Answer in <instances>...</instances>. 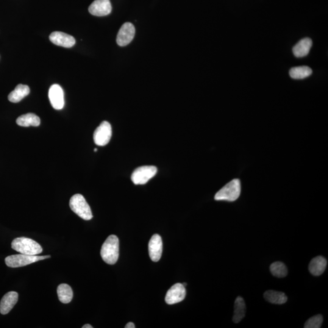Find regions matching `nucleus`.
I'll use <instances>...</instances> for the list:
<instances>
[{"label":"nucleus","instance_id":"f257e3e1","mask_svg":"<svg viewBox=\"0 0 328 328\" xmlns=\"http://www.w3.org/2000/svg\"><path fill=\"white\" fill-rule=\"evenodd\" d=\"M101 255L103 260L108 265H115L119 255V241L117 236L111 235L102 246Z\"/></svg>","mask_w":328,"mask_h":328},{"label":"nucleus","instance_id":"f03ea898","mask_svg":"<svg viewBox=\"0 0 328 328\" xmlns=\"http://www.w3.org/2000/svg\"><path fill=\"white\" fill-rule=\"evenodd\" d=\"M13 250L21 254L37 255L42 252V247L32 239L19 237L14 239L11 244Z\"/></svg>","mask_w":328,"mask_h":328},{"label":"nucleus","instance_id":"7ed1b4c3","mask_svg":"<svg viewBox=\"0 0 328 328\" xmlns=\"http://www.w3.org/2000/svg\"><path fill=\"white\" fill-rule=\"evenodd\" d=\"M241 193V183L240 180L236 179L227 183L224 187L215 194L216 201H227L233 202L236 201Z\"/></svg>","mask_w":328,"mask_h":328},{"label":"nucleus","instance_id":"20e7f679","mask_svg":"<svg viewBox=\"0 0 328 328\" xmlns=\"http://www.w3.org/2000/svg\"><path fill=\"white\" fill-rule=\"evenodd\" d=\"M69 207L79 217L84 220H90L93 218L90 205L82 194H76L71 197L69 201Z\"/></svg>","mask_w":328,"mask_h":328},{"label":"nucleus","instance_id":"39448f33","mask_svg":"<svg viewBox=\"0 0 328 328\" xmlns=\"http://www.w3.org/2000/svg\"><path fill=\"white\" fill-rule=\"evenodd\" d=\"M51 258V256L28 255L17 254L9 256L5 258V263L9 268H16L26 266L38 261Z\"/></svg>","mask_w":328,"mask_h":328},{"label":"nucleus","instance_id":"423d86ee","mask_svg":"<svg viewBox=\"0 0 328 328\" xmlns=\"http://www.w3.org/2000/svg\"><path fill=\"white\" fill-rule=\"evenodd\" d=\"M158 169L155 166H143L135 169L132 175V180L136 185L146 184L157 174Z\"/></svg>","mask_w":328,"mask_h":328},{"label":"nucleus","instance_id":"0eeeda50","mask_svg":"<svg viewBox=\"0 0 328 328\" xmlns=\"http://www.w3.org/2000/svg\"><path fill=\"white\" fill-rule=\"evenodd\" d=\"M111 136L112 129L110 124L107 121L102 122L94 133V143L99 146H106L109 143Z\"/></svg>","mask_w":328,"mask_h":328},{"label":"nucleus","instance_id":"6e6552de","mask_svg":"<svg viewBox=\"0 0 328 328\" xmlns=\"http://www.w3.org/2000/svg\"><path fill=\"white\" fill-rule=\"evenodd\" d=\"M135 35V27L132 23L127 22L122 25L117 36L116 41L119 46H126L132 42Z\"/></svg>","mask_w":328,"mask_h":328},{"label":"nucleus","instance_id":"1a4fd4ad","mask_svg":"<svg viewBox=\"0 0 328 328\" xmlns=\"http://www.w3.org/2000/svg\"><path fill=\"white\" fill-rule=\"evenodd\" d=\"M186 295L185 286L181 283H176L168 291L166 294L165 302L168 305H173L184 300Z\"/></svg>","mask_w":328,"mask_h":328},{"label":"nucleus","instance_id":"9d476101","mask_svg":"<svg viewBox=\"0 0 328 328\" xmlns=\"http://www.w3.org/2000/svg\"><path fill=\"white\" fill-rule=\"evenodd\" d=\"M49 98L55 110H62L65 105L64 92L62 87L57 84L52 85L49 90Z\"/></svg>","mask_w":328,"mask_h":328},{"label":"nucleus","instance_id":"9b49d317","mask_svg":"<svg viewBox=\"0 0 328 328\" xmlns=\"http://www.w3.org/2000/svg\"><path fill=\"white\" fill-rule=\"evenodd\" d=\"M91 15L104 16L109 15L112 10L110 0H95L89 7Z\"/></svg>","mask_w":328,"mask_h":328},{"label":"nucleus","instance_id":"f8f14e48","mask_svg":"<svg viewBox=\"0 0 328 328\" xmlns=\"http://www.w3.org/2000/svg\"><path fill=\"white\" fill-rule=\"evenodd\" d=\"M149 251L150 258L154 262L161 259L163 253V241L161 236L155 234L149 241Z\"/></svg>","mask_w":328,"mask_h":328},{"label":"nucleus","instance_id":"ddd939ff","mask_svg":"<svg viewBox=\"0 0 328 328\" xmlns=\"http://www.w3.org/2000/svg\"><path fill=\"white\" fill-rule=\"evenodd\" d=\"M49 40L55 45L64 48H71L76 43V40L73 36L59 31L52 32L49 36Z\"/></svg>","mask_w":328,"mask_h":328},{"label":"nucleus","instance_id":"4468645a","mask_svg":"<svg viewBox=\"0 0 328 328\" xmlns=\"http://www.w3.org/2000/svg\"><path fill=\"white\" fill-rule=\"evenodd\" d=\"M18 294L14 291L9 292L5 294L0 302V313L5 315L13 309L17 303Z\"/></svg>","mask_w":328,"mask_h":328},{"label":"nucleus","instance_id":"2eb2a0df","mask_svg":"<svg viewBox=\"0 0 328 328\" xmlns=\"http://www.w3.org/2000/svg\"><path fill=\"white\" fill-rule=\"evenodd\" d=\"M327 261L322 256H318L311 260L309 265V270L314 276H320L326 270Z\"/></svg>","mask_w":328,"mask_h":328},{"label":"nucleus","instance_id":"dca6fc26","mask_svg":"<svg viewBox=\"0 0 328 328\" xmlns=\"http://www.w3.org/2000/svg\"><path fill=\"white\" fill-rule=\"evenodd\" d=\"M313 41L309 38H305L300 40L298 43L294 46L293 51L296 57H303L307 56L309 54Z\"/></svg>","mask_w":328,"mask_h":328},{"label":"nucleus","instance_id":"f3484780","mask_svg":"<svg viewBox=\"0 0 328 328\" xmlns=\"http://www.w3.org/2000/svg\"><path fill=\"white\" fill-rule=\"evenodd\" d=\"M29 93L30 89L28 86L19 84L8 96V99L11 102L18 103L28 95Z\"/></svg>","mask_w":328,"mask_h":328},{"label":"nucleus","instance_id":"a211bd4d","mask_svg":"<svg viewBox=\"0 0 328 328\" xmlns=\"http://www.w3.org/2000/svg\"><path fill=\"white\" fill-rule=\"evenodd\" d=\"M16 122L21 127H38L40 124V119L35 114L27 113L18 117Z\"/></svg>","mask_w":328,"mask_h":328},{"label":"nucleus","instance_id":"6ab92c4d","mask_svg":"<svg viewBox=\"0 0 328 328\" xmlns=\"http://www.w3.org/2000/svg\"><path fill=\"white\" fill-rule=\"evenodd\" d=\"M246 313V306L245 302H244V300L242 297H238L235 302L233 321L235 324L240 323L245 317Z\"/></svg>","mask_w":328,"mask_h":328},{"label":"nucleus","instance_id":"aec40b11","mask_svg":"<svg viewBox=\"0 0 328 328\" xmlns=\"http://www.w3.org/2000/svg\"><path fill=\"white\" fill-rule=\"evenodd\" d=\"M264 297L267 301L275 305L284 304L288 300V297L285 293L272 290L266 291L264 294Z\"/></svg>","mask_w":328,"mask_h":328},{"label":"nucleus","instance_id":"412c9836","mask_svg":"<svg viewBox=\"0 0 328 328\" xmlns=\"http://www.w3.org/2000/svg\"><path fill=\"white\" fill-rule=\"evenodd\" d=\"M57 295L58 299L63 304H67L73 298V292L67 284H61L58 286Z\"/></svg>","mask_w":328,"mask_h":328},{"label":"nucleus","instance_id":"4be33fe9","mask_svg":"<svg viewBox=\"0 0 328 328\" xmlns=\"http://www.w3.org/2000/svg\"><path fill=\"white\" fill-rule=\"evenodd\" d=\"M313 73L312 69L308 66H299L291 69L290 75L294 79H304Z\"/></svg>","mask_w":328,"mask_h":328},{"label":"nucleus","instance_id":"5701e85b","mask_svg":"<svg viewBox=\"0 0 328 328\" xmlns=\"http://www.w3.org/2000/svg\"><path fill=\"white\" fill-rule=\"evenodd\" d=\"M271 274L278 278L285 277L288 275V269L284 263L277 261L270 266Z\"/></svg>","mask_w":328,"mask_h":328},{"label":"nucleus","instance_id":"b1692460","mask_svg":"<svg viewBox=\"0 0 328 328\" xmlns=\"http://www.w3.org/2000/svg\"><path fill=\"white\" fill-rule=\"evenodd\" d=\"M324 319L322 315H317L308 319L305 324V328H320L323 323Z\"/></svg>","mask_w":328,"mask_h":328},{"label":"nucleus","instance_id":"393cba45","mask_svg":"<svg viewBox=\"0 0 328 328\" xmlns=\"http://www.w3.org/2000/svg\"><path fill=\"white\" fill-rule=\"evenodd\" d=\"M125 328H135L136 327H135V325L134 324L132 323V322H129V323H128L126 325V326L125 327Z\"/></svg>","mask_w":328,"mask_h":328},{"label":"nucleus","instance_id":"a878e982","mask_svg":"<svg viewBox=\"0 0 328 328\" xmlns=\"http://www.w3.org/2000/svg\"><path fill=\"white\" fill-rule=\"evenodd\" d=\"M91 325L87 324L82 327V328H93Z\"/></svg>","mask_w":328,"mask_h":328},{"label":"nucleus","instance_id":"bb28decb","mask_svg":"<svg viewBox=\"0 0 328 328\" xmlns=\"http://www.w3.org/2000/svg\"><path fill=\"white\" fill-rule=\"evenodd\" d=\"M94 152H97V149H94Z\"/></svg>","mask_w":328,"mask_h":328}]
</instances>
